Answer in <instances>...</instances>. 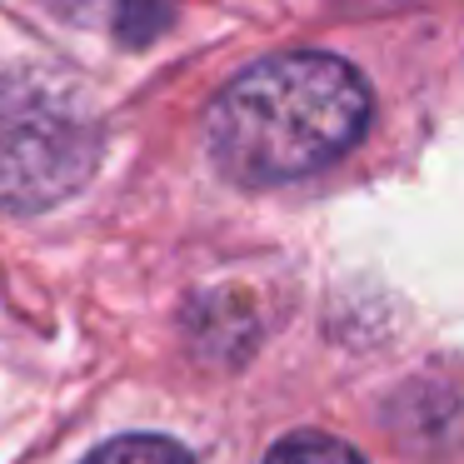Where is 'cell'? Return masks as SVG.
I'll list each match as a JSON object with an SVG mask.
<instances>
[{
  "label": "cell",
  "instance_id": "3",
  "mask_svg": "<svg viewBox=\"0 0 464 464\" xmlns=\"http://www.w3.org/2000/svg\"><path fill=\"white\" fill-rule=\"evenodd\" d=\"M85 464H195V459L175 440H160V434H125V440L95 450Z\"/></svg>",
  "mask_w": 464,
  "mask_h": 464
},
{
  "label": "cell",
  "instance_id": "2",
  "mask_svg": "<svg viewBox=\"0 0 464 464\" xmlns=\"http://www.w3.org/2000/svg\"><path fill=\"white\" fill-rule=\"evenodd\" d=\"M95 155L101 135L71 95L31 75H0V200L41 210L95 170Z\"/></svg>",
  "mask_w": 464,
  "mask_h": 464
},
{
  "label": "cell",
  "instance_id": "4",
  "mask_svg": "<svg viewBox=\"0 0 464 464\" xmlns=\"http://www.w3.org/2000/svg\"><path fill=\"white\" fill-rule=\"evenodd\" d=\"M265 464H364V459L344 440H330V434L304 430V434H290V440L275 444Z\"/></svg>",
  "mask_w": 464,
  "mask_h": 464
},
{
  "label": "cell",
  "instance_id": "1",
  "mask_svg": "<svg viewBox=\"0 0 464 464\" xmlns=\"http://www.w3.org/2000/svg\"><path fill=\"white\" fill-rule=\"evenodd\" d=\"M370 125V85L340 55H270L220 91L210 155L245 185H285L334 165Z\"/></svg>",
  "mask_w": 464,
  "mask_h": 464
}]
</instances>
